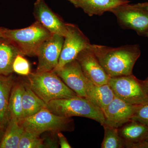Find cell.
Instances as JSON below:
<instances>
[{
	"label": "cell",
	"instance_id": "obj_27",
	"mask_svg": "<svg viewBox=\"0 0 148 148\" xmlns=\"http://www.w3.org/2000/svg\"><path fill=\"white\" fill-rule=\"evenodd\" d=\"M57 136L58 138L59 145L61 148H71V146L68 142V140L64 135L61 132L57 133Z\"/></svg>",
	"mask_w": 148,
	"mask_h": 148
},
{
	"label": "cell",
	"instance_id": "obj_26",
	"mask_svg": "<svg viewBox=\"0 0 148 148\" xmlns=\"http://www.w3.org/2000/svg\"><path fill=\"white\" fill-rule=\"evenodd\" d=\"M125 148H148V140H142L134 143L125 142Z\"/></svg>",
	"mask_w": 148,
	"mask_h": 148
},
{
	"label": "cell",
	"instance_id": "obj_1",
	"mask_svg": "<svg viewBox=\"0 0 148 148\" xmlns=\"http://www.w3.org/2000/svg\"><path fill=\"white\" fill-rule=\"evenodd\" d=\"M87 47L110 78L132 74L133 67L141 54L138 45L112 47L90 44Z\"/></svg>",
	"mask_w": 148,
	"mask_h": 148
},
{
	"label": "cell",
	"instance_id": "obj_4",
	"mask_svg": "<svg viewBox=\"0 0 148 148\" xmlns=\"http://www.w3.org/2000/svg\"><path fill=\"white\" fill-rule=\"evenodd\" d=\"M18 123L24 130L39 136L45 132L72 131L75 127L71 117L57 115L46 107L32 116L22 118Z\"/></svg>",
	"mask_w": 148,
	"mask_h": 148
},
{
	"label": "cell",
	"instance_id": "obj_30",
	"mask_svg": "<svg viewBox=\"0 0 148 148\" xmlns=\"http://www.w3.org/2000/svg\"><path fill=\"white\" fill-rule=\"evenodd\" d=\"M5 28L0 27V39L3 38Z\"/></svg>",
	"mask_w": 148,
	"mask_h": 148
},
{
	"label": "cell",
	"instance_id": "obj_3",
	"mask_svg": "<svg viewBox=\"0 0 148 148\" xmlns=\"http://www.w3.org/2000/svg\"><path fill=\"white\" fill-rule=\"evenodd\" d=\"M46 107L51 112L59 116L87 118L98 122L102 125L105 122L102 110L84 97L76 96L55 99L47 103Z\"/></svg>",
	"mask_w": 148,
	"mask_h": 148
},
{
	"label": "cell",
	"instance_id": "obj_22",
	"mask_svg": "<svg viewBox=\"0 0 148 148\" xmlns=\"http://www.w3.org/2000/svg\"><path fill=\"white\" fill-rule=\"evenodd\" d=\"M105 134L102 148H125V141L120 136L118 128L104 124Z\"/></svg>",
	"mask_w": 148,
	"mask_h": 148
},
{
	"label": "cell",
	"instance_id": "obj_28",
	"mask_svg": "<svg viewBox=\"0 0 148 148\" xmlns=\"http://www.w3.org/2000/svg\"><path fill=\"white\" fill-rule=\"evenodd\" d=\"M135 6L139 8L142 9L147 11L148 12V2L138 3L133 4Z\"/></svg>",
	"mask_w": 148,
	"mask_h": 148
},
{
	"label": "cell",
	"instance_id": "obj_15",
	"mask_svg": "<svg viewBox=\"0 0 148 148\" xmlns=\"http://www.w3.org/2000/svg\"><path fill=\"white\" fill-rule=\"evenodd\" d=\"M90 16L101 15L116 7L128 3V0H67Z\"/></svg>",
	"mask_w": 148,
	"mask_h": 148
},
{
	"label": "cell",
	"instance_id": "obj_18",
	"mask_svg": "<svg viewBox=\"0 0 148 148\" xmlns=\"http://www.w3.org/2000/svg\"><path fill=\"white\" fill-rule=\"evenodd\" d=\"M24 84L22 99V118L32 116L46 107V103L32 90L27 83L24 82Z\"/></svg>",
	"mask_w": 148,
	"mask_h": 148
},
{
	"label": "cell",
	"instance_id": "obj_5",
	"mask_svg": "<svg viewBox=\"0 0 148 148\" xmlns=\"http://www.w3.org/2000/svg\"><path fill=\"white\" fill-rule=\"evenodd\" d=\"M52 34L36 21L31 26L24 29L5 28L3 38L13 43L23 55L33 57L36 56L40 46Z\"/></svg>",
	"mask_w": 148,
	"mask_h": 148
},
{
	"label": "cell",
	"instance_id": "obj_33",
	"mask_svg": "<svg viewBox=\"0 0 148 148\" xmlns=\"http://www.w3.org/2000/svg\"><path fill=\"white\" fill-rule=\"evenodd\" d=\"M147 140H148V135H147Z\"/></svg>",
	"mask_w": 148,
	"mask_h": 148
},
{
	"label": "cell",
	"instance_id": "obj_17",
	"mask_svg": "<svg viewBox=\"0 0 148 148\" xmlns=\"http://www.w3.org/2000/svg\"><path fill=\"white\" fill-rule=\"evenodd\" d=\"M18 54H22L13 43L4 38L0 39V75L12 74L14 61Z\"/></svg>",
	"mask_w": 148,
	"mask_h": 148
},
{
	"label": "cell",
	"instance_id": "obj_21",
	"mask_svg": "<svg viewBox=\"0 0 148 148\" xmlns=\"http://www.w3.org/2000/svg\"><path fill=\"white\" fill-rule=\"evenodd\" d=\"M24 89V82H15L12 89L9 102L10 118H14L18 121L22 118V99Z\"/></svg>",
	"mask_w": 148,
	"mask_h": 148
},
{
	"label": "cell",
	"instance_id": "obj_12",
	"mask_svg": "<svg viewBox=\"0 0 148 148\" xmlns=\"http://www.w3.org/2000/svg\"><path fill=\"white\" fill-rule=\"evenodd\" d=\"M139 106L129 104L115 96L103 111L104 124L118 128L131 120Z\"/></svg>",
	"mask_w": 148,
	"mask_h": 148
},
{
	"label": "cell",
	"instance_id": "obj_16",
	"mask_svg": "<svg viewBox=\"0 0 148 148\" xmlns=\"http://www.w3.org/2000/svg\"><path fill=\"white\" fill-rule=\"evenodd\" d=\"M15 82L12 74L8 76L0 75V127L4 130L10 119L9 102Z\"/></svg>",
	"mask_w": 148,
	"mask_h": 148
},
{
	"label": "cell",
	"instance_id": "obj_10",
	"mask_svg": "<svg viewBox=\"0 0 148 148\" xmlns=\"http://www.w3.org/2000/svg\"><path fill=\"white\" fill-rule=\"evenodd\" d=\"M75 59L79 64L85 76L91 82L98 85L108 84L110 77L87 47L79 52Z\"/></svg>",
	"mask_w": 148,
	"mask_h": 148
},
{
	"label": "cell",
	"instance_id": "obj_32",
	"mask_svg": "<svg viewBox=\"0 0 148 148\" xmlns=\"http://www.w3.org/2000/svg\"><path fill=\"white\" fill-rule=\"evenodd\" d=\"M143 36H145L147 37V38H148V30L144 34Z\"/></svg>",
	"mask_w": 148,
	"mask_h": 148
},
{
	"label": "cell",
	"instance_id": "obj_2",
	"mask_svg": "<svg viewBox=\"0 0 148 148\" xmlns=\"http://www.w3.org/2000/svg\"><path fill=\"white\" fill-rule=\"evenodd\" d=\"M27 77L29 87L46 104L55 99L77 96L53 71L31 73Z\"/></svg>",
	"mask_w": 148,
	"mask_h": 148
},
{
	"label": "cell",
	"instance_id": "obj_24",
	"mask_svg": "<svg viewBox=\"0 0 148 148\" xmlns=\"http://www.w3.org/2000/svg\"><path fill=\"white\" fill-rule=\"evenodd\" d=\"M21 54L16 56L12 65L13 72L21 75L27 76L31 73L30 64Z\"/></svg>",
	"mask_w": 148,
	"mask_h": 148
},
{
	"label": "cell",
	"instance_id": "obj_11",
	"mask_svg": "<svg viewBox=\"0 0 148 148\" xmlns=\"http://www.w3.org/2000/svg\"><path fill=\"white\" fill-rule=\"evenodd\" d=\"M33 14L36 21L51 34L66 36L68 32L67 23L51 10L44 0H36Z\"/></svg>",
	"mask_w": 148,
	"mask_h": 148
},
{
	"label": "cell",
	"instance_id": "obj_6",
	"mask_svg": "<svg viewBox=\"0 0 148 148\" xmlns=\"http://www.w3.org/2000/svg\"><path fill=\"white\" fill-rule=\"evenodd\" d=\"M108 84L116 97L126 103L138 106L148 102V95L143 81L132 74L110 78Z\"/></svg>",
	"mask_w": 148,
	"mask_h": 148
},
{
	"label": "cell",
	"instance_id": "obj_23",
	"mask_svg": "<svg viewBox=\"0 0 148 148\" xmlns=\"http://www.w3.org/2000/svg\"><path fill=\"white\" fill-rule=\"evenodd\" d=\"M44 148V138L24 130L21 135L18 148Z\"/></svg>",
	"mask_w": 148,
	"mask_h": 148
},
{
	"label": "cell",
	"instance_id": "obj_19",
	"mask_svg": "<svg viewBox=\"0 0 148 148\" xmlns=\"http://www.w3.org/2000/svg\"><path fill=\"white\" fill-rule=\"evenodd\" d=\"M120 136L128 143L147 140L148 126L138 121L131 120L119 127Z\"/></svg>",
	"mask_w": 148,
	"mask_h": 148
},
{
	"label": "cell",
	"instance_id": "obj_20",
	"mask_svg": "<svg viewBox=\"0 0 148 148\" xmlns=\"http://www.w3.org/2000/svg\"><path fill=\"white\" fill-rule=\"evenodd\" d=\"M24 131L18 121L14 118H10L0 143V148H18Z\"/></svg>",
	"mask_w": 148,
	"mask_h": 148
},
{
	"label": "cell",
	"instance_id": "obj_31",
	"mask_svg": "<svg viewBox=\"0 0 148 148\" xmlns=\"http://www.w3.org/2000/svg\"><path fill=\"white\" fill-rule=\"evenodd\" d=\"M4 132L5 130H4L2 128L0 127V143H1V141Z\"/></svg>",
	"mask_w": 148,
	"mask_h": 148
},
{
	"label": "cell",
	"instance_id": "obj_29",
	"mask_svg": "<svg viewBox=\"0 0 148 148\" xmlns=\"http://www.w3.org/2000/svg\"><path fill=\"white\" fill-rule=\"evenodd\" d=\"M143 81L145 88L146 91H147V93L148 95V77L147 79Z\"/></svg>",
	"mask_w": 148,
	"mask_h": 148
},
{
	"label": "cell",
	"instance_id": "obj_7",
	"mask_svg": "<svg viewBox=\"0 0 148 148\" xmlns=\"http://www.w3.org/2000/svg\"><path fill=\"white\" fill-rule=\"evenodd\" d=\"M128 3L116 7L110 12L115 15L123 28L132 29L143 36L148 30V12Z\"/></svg>",
	"mask_w": 148,
	"mask_h": 148
},
{
	"label": "cell",
	"instance_id": "obj_8",
	"mask_svg": "<svg viewBox=\"0 0 148 148\" xmlns=\"http://www.w3.org/2000/svg\"><path fill=\"white\" fill-rule=\"evenodd\" d=\"M68 32L58 64L53 71H58L66 64L75 60L80 52L90 44L89 40L77 25L67 23Z\"/></svg>",
	"mask_w": 148,
	"mask_h": 148
},
{
	"label": "cell",
	"instance_id": "obj_25",
	"mask_svg": "<svg viewBox=\"0 0 148 148\" xmlns=\"http://www.w3.org/2000/svg\"><path fill=\"white\" fill-rule=\"evenodd\" d=\"M131 120L148 126V102L138 106Z\"/></svg>",
	"mask_w": 148,
	"mask_h": 148
},
{
	"label": "cell",
	"instance_id": "obj_9",
	"mask_svg": "<svg viewBox=\"0 0 148 148\" xmlns=\"http://www.w3.org/2000/svg\"><path fill=\"white\" fill-rule=\"evenodd\" d=\"M64 37L52 34L39 48L36 56L38 64L36 72L53 71L58 64L64 43Z\"/></svg>",
	"mask_w": 148,
	"mask_h": 148
},
{
	"label": "cell",
	"instance_id": "obj_14",
	"mask_svg": "<svg viewBox=\"0 0 148 148\" xmlns=\"http://www.w3.org/2000/svg\"><path fill=\"white\" fill-rule=\"evenodd\" d=\"M85 88L86 98L100 108L103 112L115 97L108 84L98 85L86 78Z\"/></svg>",
	"mask_w": 148,
	"mask_h": 148
},
{
	"label": "cell",
	"instance_id": "obj_13",
	"mask_svg": "<svg viewBox=\"0 0 148 148\" xmlns=\"http://www.w3.org/2000/svg\"><path fill=\"white\" fill-rule=\"evenodd\" d=\"M53 71L77 96L86 98L85 85L86 77L75 59L66 64L61 69Z\"/></svg>",
	"mask_w": 148,
	"mask_h": 148
}]
</instances>
